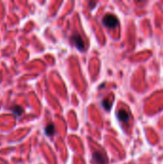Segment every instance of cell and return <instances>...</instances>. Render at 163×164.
<instances>
[{"label":"cell","instance_id":"6da1fadb","mask_svg":"<svg viewBox=\"0 0 163 164\" xmlns=\"http://www.w3.org/2000/svg\"><path fill=\"white\" fill-rule=\"evenodd\" d=\"M103 23L105 27H108V28H115L118 25L119 21H118V18L115 15H107L103 18Z\"/></svg>","mask_w":163,"mask_h":164},{"label":"cell","instance_id":"7a4b0ae2","mask_svg":"<svg viewBox=\"0 0 163 164\" xmlns=\"http://www.w3.org/2000/svg\"><path fill=\"white\" fill-rule=\"evenodd\" d=\"M70 40H71V41L75 44V46L78 48L79 50L83 51L84 49V41H83V40H82V37H81L80 35L73 34Z\"/></svg>","mask_w":163,"mask_h":164},{"label":"cell","instance_id":"3957f363","mask_svg":"<svg viewBox=\"0 0 163 164\" xmlns=\"http://www.w3.org/2000/svg\"><path fill=\"white\" fill-rule=\"evenodd\" d=\"M93 161L95 164H105L107 163V158L101 152H95L93 153Z\"/></svg>","mask_w":163,"mask_h":164},{"label":"cell","instance_id":"277c9868","mask_svg":"<svg viewBox=\"0 0 163 164\" xmlns=\"http://www.w3.org/2000/svg\"><path fill=\"white\" fill-rule=\"evenodd\" d=\"M117 118L121 121V122H127L130 119V115L128 113L127 110H120L117 112Z\"/></svg>","mask_w":163,"mask_h":164},{"label":"cell","instance_id":"5b68a950","mask_svg":"<svg viewBox=\"0 0 163 164\" xmlns=\"http://www.w3.org/2000/svg\"><path fill=\"white\" fill-rule=\"evenodd\" d=\"M45 133L49 136H52L55 133V127L53 124H49L45 127Z\"/></svg>","mask_w":163,"mask_h":164},{"label":"cell","instance_id":"8992f818","mask_svg":"<svg viewBox=\"0 0 163 164\" xmlns=\"http://www.w3.org/2000/svg\"><path fill=\"white\" fill-rule=\"evenodd\" d=\"M11 110L15 114V115H18V116H20L23 112V109L21 107H19V106H13L11 108Z\"/></svg>","mask_w":163,"mask_h":164},{"label":"cell","instance_id":"52a82bcc","mask_svg":"<svg viewBox=\"0 0 163 164\" xmlns=\"http://www.w3.org/2000/svg\"><path fill=\"white\" fill-rule=\"evenodd\" d=\"M103 107L105 108V110H109L110 108H111V105H112V101L111 100H109V99H105L102 103Z\"/></svg>","mask_w":163,"mask_h":164}]
</instances>
